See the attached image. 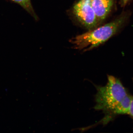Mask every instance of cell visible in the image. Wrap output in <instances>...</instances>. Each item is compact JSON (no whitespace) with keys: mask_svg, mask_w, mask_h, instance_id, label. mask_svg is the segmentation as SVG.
<instances>
[{"mask_svg":"<svg viewBox=\"0 0 133 133\" xmlns=\"http://www.w3.org/2000/svg\"><path fill=\"white\" fill-rule=\"evenodd\" d=\"M12 1L21 5L30 14L32 15V16L35 19H37V17L33 10L30 0H12Z\"/></svg>","mask_w":133,"mask_h":133,"instance_id":"cell-5","label":"cell"},{"mask_svg":"<svg viewBox=\"0 0 133 133\" xmlns=\"http://www.w3.org/2000/svg\"><path fill=\"white\" fill-rule=\"evenodd\" d=\"M129 1V0H122V4L124 5H125L126 3L128 2Z\"/></svg>","mask_w":133,"mask_h":133,"instance_id":"cell-7","label":"cell"},{"mask_svg":"<svg viewBox=\"0 0 133 133\" xmlns=\"http://www.w3.org/2000/svg\"><path fill=\"white\" fill-rule=\"evenodd\" d=\"M98 23L105 19L111 9L113 0H90Z\"/></svg>","mask_w":133,"mask_h":133,"instance_id":"cell-4","label":"cell"},{"mask_svg":"<svg viewBox=\"0 0 133 133\" xmlns=\"http://www.w3.org/2000/svg\"><path fill=\"white\" fill-rule=\"evenodd\" d=\"M107 84L98 87L95 96V109L104 114L103 123L107 124L117 115L128 114L132 97L118 79L108 76Z\"/></svg>","mask_w":133,"mask_h":133,"instance_id":"cell-1","label":"cell"},{"mask_svg":"<svg viewBox=\"0 0 133 133\" xmlns=\"http://www.w3.org/2000/svg\"><path fill=\"white\" fill-rule=\"evenodd\" d=\"M124 18L117 19L94 30L71 38L69 42L74 45V49L90 50L104 43L114 35L124 21Z\"/></svg>","mask_w":133,"mask_h":133,"instance_id":"cell-2","label":"cell"},{"mask_svg":"<svg viewBox=\"0 0 133 133\" xmlns=\"http://www.w3.org/2000/svg\"><path fill=\"white\" fill-rule=\"evenodd\" d=\"M73 13L78 21L90 30L98 24L90 0H79L73 7Z\"/></svg>","mask_w":133,"mask_h":133,"instance_id":"cell-3","label":"cell"},{"mask_svg":"<svg viewBox=\"0 0 133 133\" xmlns=\"http://www.w3.org/2000/svg\"><path fill=\"white\" fill-rule=\"evenodd\" d=\"M128 114L131 115L133 118V97L132 98V101L129 108V111Z\"/></svg>","mask_w":133,"mask_h":133,"instance_id":"cell-6","label":"cell"}]
</instances>
